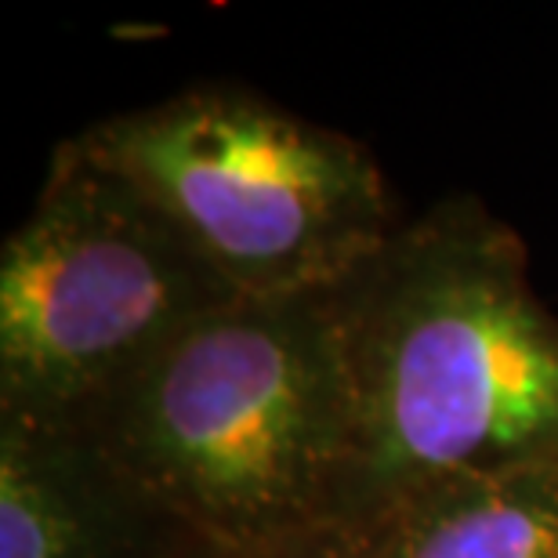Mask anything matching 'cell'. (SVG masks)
<instances>
[{
	"instance_id": "6da1fadb",
	"label": "cell",
	"mask_w": 558,
	"mask_h": 558,
	"mask_svg": "<svg viewBox=\"0 0 558 558\" xmlns=\"http://www.w3.org/2000/svg\"><path fill=\"white\" fill-rule=\"evenodd\" d=\"M355 414L360 522L428 486L558 464V319L526 243L475 199L399 226L330 290Z\"/></svg>"
},
{
	"instance_id": "7a4b0ae2",
	"label": "cell",
	"mask_w": 558,
	"mask_h": 558,
	"mask_svg": "<svg viewBox=\"0 0 558 558\" xmlns=\"http://www.w3.org/2000/svg\"><path fill=\"white\" fill-rule=\"evenodd\" d=\"M70 424L204 541L360 522V414L330 290L210 312Z\"/></svg>"
},
{
	"instance_id": "3957f363",
	"label": "cell",
	"mask_w": 558,
	"mask_h": 558,
	"mask_svg": "<svg viewBox=\"0 0 558 558\" xmlns=\"http://www.w3.org/2000/svg\"><path fill=\"white\" fill-rule=\"evenodd\" d=\"M76 142L174 218L243 298L327 294L399 229L360 142L247 92H185Z\"/></svg>"
},
{
	"instance_id": "277c9868",
	"label": "cell",
	"mask_w": 558,
	"mask_h": 558,
	"mask_svg": "<svg viewBox=\"0 0 558 558\" xmlns=\"http://www.w3.org/2000/svg\"><path fill=\"white\" fill-rule=\"evenodd\" d=\"M240 298L135 182L62 142L0 251V417L70 424Z\"/></svg>"
},
{
	"instance_id": "5b68a950",
	"label": "cell",
	"mask_w": 558,
	"mask_h": 558,
	"mask_svg": "<svg viewBox=\"0 0 558 558\" xmlns=\"http://www.w3.org/2000/svg\"><path fill=\"white\" fill-rule=\"evenodd\" d=\"M182 533L73 424L0 417V558H167Z\"/></svg>"
},
{
	"instance_id": "8992f818",
	"label": "cell",
	"mask_w": 558,
	"mask_h": 558,
	"mask_svg": "<svg viewBox=\"0 0 558 558\" xmlns=\"http://www.w3.org/2000/svg\"><path fill=\"white\" fill-rule=\"evenodd\" d=\"M371 530L374 558H558V464L428 486Z\"/></svg>"
},
{
	"instance_id": "52a82bcc",
	"label": "cell",
	"mask_w": 558,
	"mask_h": 558,
	"mask_svg": "<svg viewBox=\"0 0 558 558\" xmlns=\"http://www.w3.org/2000/svg\"><path fill=\"white\" fill-rule=\"evenodd\" d=\"M167 558H374V530L360 522H338V526L294 533L283 541L251 544V548H229L185 530Z\"/></svg>"
}]
</instances>
